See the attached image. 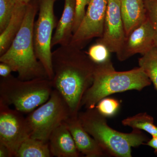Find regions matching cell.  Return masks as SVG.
Masks as SVG:
<instances>
[{
  "instance_id": "obj_1",
  "label": "cell",
  "mask_w": 157,
  "mask_h": 157,
  "mask_svg": "<svg viewBox=\"0 0 157 157\" xmlns=\"http://www.w3.org/2000/svg\"><path fill=\"white\" fill-rule=\"evenodd\" d=\"M53 89L67 102L71 117L78 116L82 98L94 81L96 64L86 52L70 44L52 52Z\"/></svg>"
},
{
  "instance_id": "obj_2",
  "label": "cell",
  "mask_w": 157,
  "mask_h": 157,
  "mask_svg": "<svg viewBox=\"0 0 157 157\" xmlns=\"http://www.w3.org/2000/svg\"><path fill=\"white\" fill-rule=\"evenodd\" d=\"M39 9V0H32L28 4L20 29L8 50L0 56V62L9 64L21 80L48 78L45 68L37 59L34 48L33 28Z\"/></svg>"
},
{
  "instance_id": "obj_3",
  "label": "cell",
  "mask_w": 157,
  "mask_h": 157,
  "mask_svg": "<svg viewBox=\"0 0 157 157\" xmlns=\"http://www.w3.org/2000/svg\"><path fill=\"white\" fill-rule=\"evenodd\" d=\"M151 83L140 67L118 72L116 71L110 60L96 65L94 81L82 98L81 107L93 109L101 100L113 94L132 90L140 91Z\"/></svg>"
},
{
  "instance_id": "obj_4",
  "label": "cell",
  "mask_w": 157,
  "mask_h": 157,
  "mask_svg": "<svg viewBox=\"0 0 157 157\" xmlns=\"http://www.w3.org/2000/svg\"><path fill=\"white\" fill-rule=\"evenodd\" d=\"M78 117L86 132L91 135L107 156L132 157V147L145 144L147 136L138 129L124 133L112 128L107 124V118L95 108L79 112Z\"/></svg>"
},
{
  "instance_id": "obj_5",
  "label": "cell",
  "mask_w": 157,
  "mask_h": 157,
  "mask_svg": "<svg viewBox=\"0 0 157 157\" xmlns=\"http://www.w3.org/2000/svg\"><path fill=\"white\" fill-rule=\"evenodd\" d=\"M53 90L49 78L23 80L11 74L1 77L0 102L13 105L23 113H29L48 101Z\"/></svg>"
},
{
  "instance_id": "obj_6",
  "label": "cell",
  "mask_w": 157,
  "mask_h": 157,
  "mask_svg": "<svg viewBox=\"0 0 157 157\" xmlns=\"http://www.w3.org/2000/svg\"><path fill=\"white\" fill-rule=\"evenodd\" d=\"M70 116L67 102L58 91L53 89L48 101L26 117L30 137L48 142L53 130Z\"/></svg>"
},
{
  "instance_id": "obj_7",
  "label": "cell",
  "mask_w": 157,
  "mask_h": 157,
  "mask_svg": "<svg viewBox=\"0 0 157 157\" xmlns=\"http://www.w3.org/2000/svg\"><path fill=\"white\" fill-rule=\"evenodd\" d=\"M38 19L34 23V48L38 60L43 65L48 78H53L51 42L56 26L54 5L57 0H39Z\"/></svg>"
},
{
  "instance_id": "obj_8",
  "label": "cell",
  "mask_w": 157,
  "mask_h": 157,
  "mask_svg": "<svg viewBox=\"0 0 157 157\" xmlns=\"http://www.w3.org/2000/svg\"><path fill=\"white\" fill-rule=\"evenodd\" d=\"M23 113L0 102V143L15 156L21 144L30 137L26 118Z\"/></svg>"
},
{
  "instance_id": "obj_9",
  "label": "cell",
  "mask_w": 157,
  "mask_h": 157,
  "mask_svg": "<svg viewBox=\"0 0 157 157\" xmlns=\"http://www.w3.org/2000/svg\"><path fill=\"white\" fill-rule=\"evenodd\" d=\"M108 0H90L84 17L70 44L82 49L90 40L101 38L104 30Z\"/></svg>"
},
{
  "instance_id": "obj_10",
  "label": "cell",
  "mask_w": 157,
  "mask_h": 157,
  "mask_svg": "<svg viewBox=\"0 0 157 157\" xmlns=\"http://www.w3.org/2000/svg\"><path fill=\"white\" fill-rule=\"evenodd\" d=\"M126 38L119 0H108L104 30L97 42L105 45L117 55Z\"/></svg>"
},
{
  "instance_id": "obj_11",
  "label": "cell",
  "mask_w": 157,
  "mask_h": 157,
  "mask_svg": "<svg viewBox=\"0 0 157 157\" xmlns=\"http://www.w3.org/2000/svg\"><path fill=\"white\" fill-rule=\"evenodd\" d=\"M155 29L149 20H146L127 36L121 49L117 55L120 61L140 54L143 55L154 47Z\"/></svg>"
},
{
  "instance_id": "obj_12",
  "label": "cell",
  "mask_w": 157,
  "mask_h": 157,
  "mask_svg": "<svg viewBox=\"0 0 157 157\" xmlns=\"http://www.w3.org/2000/svg\"><path fill=\"white\" fill-rule=\"evenodd\" d=\"M65 122L73 136L80 154L86 157L107 156V155L98 142L82 127L78 116H70Z\"/></svg>"
},
{
  "instance_id": "obj_13",
  "label": "cell",
  "mask_w": 157,
  "mask_h": 157,
  "mask_svg": "<svg viewBox=\"0 0 157 157\" xmlns=\"http://www.w3.org/2000/svg\"><path fill=\"white\" fill-rule=\"evenodd\" d=\"M52 156L78 157L76 144L65 121L53 130L48 140Z\"/></svg>"
},
{
  "instance_id": "obj_14",
  "label": "cell",
  "mask_w": 157,
  "mask_h": 157,
  "mask_svg": "<svg viewBox=\"0 0 157 157\" xmlns=\"http://www.w3.org/2000/svg\"><path fill=\"white\" fill-rule=\"evenodd\" d=\"M76 9V0H64L63 14L52 40V48L70 44L73 34Z\"/></svg>"
},
{
  "instance_id": "obj_15",
  "label": "cell",
  "mask_w": 157,
  "mask_h": 157,
  "mask_svg": "<svg viewBox=\"0 0 157 157\" xmlns=\"http://www.w3.org/2000/svg\"><path fill=\"white\" fill-rule=\"evenodd\" d=\"M126 37L147 18L144 0H119Z\"/></svg>"
},
{
  "instance_id": "obj_16",
  "label": "cell",
  "mask_w": 157,
  "mask_h": 157,
  "mask_svg": "<svg viewBox=\"0 0 157 157\" xmlns=\"http://www.w3.org/2000/svg\"><path fill=\"white\" fill-rule=\"evenodd\" d=\"M27 5L15 4L9 24L0 33V56L8 50L20 29L25 17Z\"/></svg>"
},
{
  "instance_id": "obj_17",
  "label": "cell",
  "mask_w": 157,
  "mask_h": 157,
  "mask_svg": "<svg viewBox=\"0 0 157 157\" xmlns=\"http://www.w3.org/2000/svg\"><path fill=\"white\" fill-rule=\"evenodd\" d=\"M51 154L48 142L29 137L20 146L15 157H50Z\"/></svg>"
},
{
  "instance_id": "obj_18",
  "label": "cell",
  "mask_w": 157,
  "mask_h": 157,
  "mask_svg": "<svg viewBox=\"0 0 157 157\" xmlns=\"http://www.w3.org/2000/svg\"><path fill=\"white\" fill-rule=\"evenodd\" d=\"M122 124L133 129L145 131L152 136H157V126L154 124L153 117L146 113H141L127 118L122 121Z\"/></svg>"
},
{
  "instance_id": "obj_19",
  "label": "cell",
  "mask_w": 157,
  "mask_h": 157,
  "mask_svg": "<svg viewBox=\"0 0 157 157\" xmlns=\"http://www.w3.org/2000/svg\"><path fill=\"white\" fill-rule=\"evenodd\" d=\"M138 60L140 67L150 79L157 91V48L153 47Z\"/></svg>"
},
{
  "instance_id": "obj_20",
  "label": "cell",
  "mask_w": 157,
  "mask_h": 157,
  "mask_svg": "<svg viewBox=\"0 0 157 157\" xmlns=\"http://www.w3.org/2000/svg\"><path fill=\"white\" fill-rule=\"evenodd\" d=\"M90 59L96 64H101L111 60L110 52L104 44L96 42L86 52Z\"/></svg>"
},
{
  "instance_id": "obj_21",
  "label": "cell",
  "mask_w": 157,
  "mask_h": 157,
  "mask_svg": "<svg viewBox=\"0 0 157 157\" xmlns=\"http://www.w3.org/2000/svg\"><path fill=\"white\" fill-rule=\"evenodd\" d=\"M120 106V102L117 99L106 97L99 101L95 108L105 117H112L117 114Z\"/></svg>"
},
{
  "instance_id": "obj_22",
  "label": "cell",
  "mask_w": 157,
  "mask_h": 157,
  "mask_svg": "<svg viewBox=\"0 0 157 157\" xmlns=\"http://www.w3.org/2000/svg\"><path fill=\"white\" fill-rule=\"evenodd\" d=\"M15 5L13 0H0V33L4 31L9 24Z\"/></svg>"
},
{
  "instance_id": "obj_23",
  "label": "cell",
  "mask_w": 157,
  "mask_h": 157,
  "mask_svg": "<svg viewBox=\"0 0 157 157\" xmlns=\"http://www.w3.org/2000/svg\"><path fill=\"white\" fill-rule=\"evenodd\" d=\"M90 2V0H76V15L73 26V34L77 30L82 21Z\"/></svg>"
},
{
  "instance_id": "obj_24",
  "label": "cell",
  "mask_w": 157,
  "mask_h": 157,
  "mask_svg": "<svg viewBox=\"0 0 157 157\" xmlns=\"http://www.w3.org/2000/svg\"><path fill=\"white\" fill-rule=\"evenodd\" d=\"M147 17L157 30V0H144Z\"/></svg>"
},
{
  "instance_id": "obj_25",
  "label": "cell",
  "mask_w": 157,
  "mask_h": 157,
  "mask_svg": "<svg viewBox=\"0 0 157 157\" xmlns=\"http://www.w3.org/2000/svg\"><path fill=\"white\" fill-rule=\"evenodd\" d=\"M13 72L12 68L6 63L1 62L0 63V76L1 77L5 78L11 75Z\"/></svg>"
},
{
  "instance_id": "obj_26",
  "label": "cell",
  "mask_w": 157,
  "mask_h": 157,
  "mask_svg": "<svg viewBox=\"0 0 157 157\" xmlns=\"http://www.w3.org/2000/svg\"><path fill=\"white\" fill-rule=\"evenodd\" d=\"M12 155L7 146L0 143V157H11Z\"/></svg>"
},
{
  "instance_id": "obj_27",
  "label": "cell",
  "mask_w": 157,
  "mask_h": 157,
  "mask_svg": "<svg viewBox=\"0 0 157 157\" xmlns=\"http://www.w3.org/2000/svg\"><path fill=\"white\" fill-rule=\"evenodd\" d=\"M145 144L153 148L155 150V153L157 154V136H152L151 139H149Z\"/></svg>"
},
{
  "instance_id": "obj_28",
  "label": "cell",
  "mask_w": 157,
  "mask_h": 157,
  "mask_svg": "<svg viewBox=\"0 0 157 157\" xmlns=\"http://www.w3.org/2000/svg\"><path fill=\"white\" fill-rule=\"evenodd\" d=\"M15 4L27 5L32 0H13Z\"/></svg>"
},
{
  "instance_id": "obj_29",
  "label": "cell",
  "mask_w": 157,
  "mask_h": 157,
  "mask_svg": "<svg viewBox=\"0 0 157 157\" xmlns=\"http://www.w3.org/2000/svg\"><path fill=\"white\" fill-rule=\"evenodd\" d=\"M155 46L157 48V30L155 31L154 39Z\"/></svg>"
}]
</instances>
